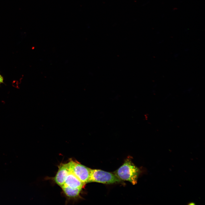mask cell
<instances>
[{"mask_svg": "<svg viewBox=\"0 0 205 205\" xmlns=\"http://www.w3.org/2000/svg\"><path fill=\"white\" fill-rule=\"evenodd\" d=\"M140 173L139 169L130 159H126L119 168L113 173L120 180L127 181L132 184H137Z\"/></svg>", "mask_w": 205, "mask_h": 205, "instance_id": "obj_1", "label": "cell"}, {"mask_svg": "<svg viewBox=\"0 0 205 205\" xmlns=\"http://www.w3.org/2000/svg\"><path fill=\"white\" fill-rule=\"evenodd\" d=\"M70 170L69 162L61 163L58 166V169L53 179L58 185L62 187L64 184L66 177Z\"/></svg>", "mask_w": 205, "mask_h": 205, "instance_id": "obj_4", "label": "cell"}, {"mask_svg": "<svg viewBox=\"0 0 205 205\" xmlns=\"http://www.w3.org/2000/svg\"><path fill=\"white\" fill-rule=\"evenodd\" d=\"M85 184L82 182L70 169L66 177L63 186L73 188H83Z\"/></svg>", "mask_w": 205, "mask_h": 205, "instance_id": "obj_5", "label": "cell"}, {"mask_svg": "<svg viewBox=\"0 0 205 205\" xmlns=\"http://www.w3.org/2000/svg\"><path fill=\"white\" fill-rule=\"evenodd\" d=\"M65 195L70 198H76L80 197V194L82 188H73L63 186L61 187Z\"/></svg>", "mask_w": 205, "mask_h": 205, "instance_id": "obj_6", "label": "cell"}, {"mask_svg": "<svg viewBox=\"0 0 205 205\" xmlns=\"http://www.w3.org/2000/svg\"><path fill=\"white\" fill-rule=\"evenodd\" d=\"M121 181L113 173L100 169H92L88 183L97 182L111 184L119 183Z\"/></svg>", "mask_w": 205, "mask_h": 205, "instance_id": "obj_2", "label": "cell"}, {"mask_svg": "<svg viewBox=\"0 0 205 205\" xmlns=\"http://www.w3.org/2000/svg\"><path fill=\"white\" fill-rule=\"evenodd\" d=\"M69 162L70 169L77 177L85 184L88 183L92 169L71 159Z\"/></svg>", "mask_w": 205, "mask_h": 205, "instance_id": "obj_3", "label": "cell"}, {"mask_svg": "<svg viewBox=\"0 0 205 205\" xmlns=\"http://www.w3.org/2000/svg\"><path fill=\"white\" fill-rule=\"evenodd\" d=\"M3 76L0 74V83H3Z\"/></svg>", "mask_w": 205, "mask_h": 205, "instance_id": "obj_7", "label": "cell"}, {"mask_svg": "<svg viewBox=\"0 0 205 205\" xmlns=\"http://www.w3.org/2000/svg\"><path fill=\"white\" fill-rule=\"evenodd\" d=\"M1 84V83H0V84Z\"/></svg>", "mask_w": 205, "mask_h": 205, "instance_id": "obj_8", "label": "cell"}]
</instances>
